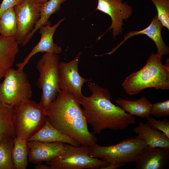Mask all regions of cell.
Wrapping results in <instances>:
<instances>
[{
	"label": "cell",
	"mask_w": 169,
	"mask_h": 169,
	"mask_svg": "<svg viewBox=\"0 0 169 169\" xmlns=\"http://www.w3.org/2000/svg\"><path fill=\"white\" fill-rule=\"evenodd\" d=\"M80 105L73 95L59 90L55 99L44 110L54 127L80 145L90 147L96 143L97 139L95 134L89 131Z\"/></svg>",
	"instance_id": "cell-1"
},
{
	"label": "cell",
	"mask_w": 169,
	"mask_h": 169,
	"mask_svg": "<svg viewBox=\"0 0 169 169\" xmlns=\"http://www.w3.org/2000/svg\"><path fill=\"white\" fill-rule=\"evenodd\" d=\"M88 86L91 92L89 97L84 95L79 103L83 108L86 122L93 133L100 134L105 129L121 131L136 123L133 115H129L120 106L113 104L109 90L90 81Z\"/></svg>",
	"instance_id": "cell-2"
},
{
	"label": "cell",
	"mask_w": 169,
	"mask_h": 169,
	"mask_svg": "<svg viewBox=\"0 0 169 169\" xmlns=\"http://www.w3.org/2000/svg\"><path fill=\"white\" fill-rule=\"evenodd\" d=\"M161 57L157 53L151 54L141 69L126 78L122 85L127 94L136 95L149 88L169 89V59L162 64Z\"/></svg>",
	"instance_id": "cell-3"
},
{
	"label": "cell",
	"mask_w": 169,
	"mask_h": 169,
	"mask_svg": "<svg viewBox=\"0 0 169 169\" xmlns=\"http://www.w3.org/2000/svg\"><path fill=\"white\" fill-rule=\"evenodd\" d=\"M11 112L16 137L27 140L43 126L47 119L40 104L30 99L13 107Z\"/></svg>",
	"instance_id": "cell-4"
},
{
	"label": "cell",
	"mask_w": 169,
	"mask_h": 169,
	"mask_svg": "<svg viewBox=\"0 0 169 169\" xmlns=\"http://www.w3.org/2000/svg\"><path fill=\"white\" fill-rule=\"evenodd\" d=\"M53 53H45L38 61L36 68L39 75L37 84L42 90L39 103L44 110L56 98L59 88V58Z\"/></svg>",
	"instance_id": "cell-5"
},
{
	"label": "cell",
	"mask_w": 169,
	"mask_h": 169,
	"mask_svg": "<svg viewBox=\"0 0 169 169\" xmlns=\"http://www.w3.org/2000/svg\"><path fill=\"white\" fill-rule=\"evenodd\" d=\"M148 145L143 141L135 137L122 140L118 143L108 146L96 143L90 147L89 156L100 158L105 163H127L134 162L139 152Z\"/></svg>",
	"instance_id": "cell-6"
},
{
	"label": "cell",
	"mask_w": 169,
	"mask_h": 169,
	"mask_svg": "<svg viewBox=\"0 0 169 169\" xmlns=\"http://www.w3.org/2000/svg\"><path fill=\"white\" fill-rule=\"evenodd\" d=\"M3 77L4 80L0 83V100L5 106L12 109L31 98V84L23 70L11 68Z\"/></svg>",
	"instance_id": "cell-7"
},
{
	"label": "cell",
	"mask_w": 169,
	"mask_h": 169,
	"mask_svg": "<svg viewBox=\"0 0 169 169\" xmlns=\"http://www.w3.org/2000/svg\"><path fill=\"white\" fill-rule=\"evenodd\" d=\"M90 146L67 144L63 152L46 163L50 169H101L108 165L98 158L90 156Z\"/></svg>",
	"instance_id": "cell-8"
},
{
	"label": "cell",
	"mask_w": 169,
	"mask_h": 169,
	"mask_svg": "<svg viewBox=\"0 0 169 169\" xmlns=\"http://www.w3.org/2000/svg\"><path fill=\"white\" fill-rule=\"evenodd\" d=\"M42 4L35 0H25L14 7L17 23L15 39L18 45L22 46L39 19Z\"/></svg>",
	"instance_id": "cell-9"
},
{
	"label": "cell",
	"mask_w": 169,
	"mask_h": 169,
	"mask_svg": "<svg viewBox=\"0 0 169 169\" xmlns=\"http://www.w3.org/2000/svg\"><path fill=\"white\" fill-rule=\"evenodd\" d=\"M81 53L79 52L72 61L68 63L60 62L59 65V90L71 93L79 102L84 96L81 92L83 85L87 82L92 80L82 77L79 73L78 64Z\"/></svg>",
	"instance_id": "cell-10"
},
{
	"label": "cell",
	"mask_w": 169,
	"mask_h": 169,
	"mask_svg": "<svg viewBox=\"0 0 169 169\" xmlns=\"http://www.w3.org/2000/svg\"><path fill=\"white\" fill-rule=\"evenodd\" d=\"M98 4L95 10H99L109 16L111 24L105 33L99 37L98 40L108 31L112 29L114 39L122 33L123 20H127L132 13V7L126 2L122 0H97Z\"/></svg>",
	"instance_id": "cell-11"
},
{
	"label": "cell",
	"mask_w": 169,
	"mask_h": 169,
	"mask_svg": "<svg viewBox=\"0 0 169 169\" xmlns=\"http://www.w3.org/2000/svg\"><path fill=\"white\" fill-rule=\"evenodd\" d=\"M64 19L65 18L61 19L52 26H51V21H49L46 25L39 28V33L41 35V37L39 42L33 48L23 62L16 64L18 70H23L30 59L38 53L47 52L59 54L61 52V48L54 43L53 37L56 28Z\"/></svg>",
	"instance_id": "cell-12"
},
{
	"label": "cell",
	"mask_w": 169,
	"mask_h": 169,
	"mask_svg": "<svg viewBox=\"0 0 169 169\" xmlns=\"http://www.w3.org/2000/svg\"><path fill=\"white\" fill-rule=\"evenodd\" d=\"M28 161L36 164L52 160L67 148V144L59 142L48 143L31 141H28Z\"/></svg>",
	"instance_id": "cell-13"
},
{
	"label": "cell",
	"mask_w": 169,
	"mask_h": 169,
	"mask_svg": "<svg viewBox=\"0 0 169 169\" xmlns=\"http://www.w3.org/2000/svg\"><path fill=\"white\" fill-rule=\"evenodd\" d=\"M169 159V148L149 146L141 150L134 161L135 169H164Z\"/></svg>",
	"instance_id": "cell-14"
},
{
	"label": "cell",
	"mask_w": 169,
	"mask_h": 169,
	"mask_svg": "<svg viewBox=\"0 0 169 169\" xmlns=\"http://www.w3.org/2000/svg\"><path fill=\"white\" fill-rule=\"evenodd\" d=\"M163 28V26L156 14L153 18L151 23L147 27L140 31L129 32L125 36L123 40L121 42L106 54H112L130 38L141 34L146 35L154 42L157 49V54L161 56L168 54H169V48L164 42L161 36V31Z\"/></svg>",
	"instance_id": "cell-15"
},
{
	"label": "cell",
	"mask_w": 169,
	"mask_h": 169,
	"mask_svg": "<svg viewBox=\"0 0 169 169\" xmlns=\"http://www.w3.org/2000/svg\"><path fill=\"white\" fill-rule=\"evenodd\" d=\"M18 45L14 38L0 35V79L12 68L18 52Z\"/></svg>",
	"instance_id": "cell-16"
},
{
	"label": "cell",
	"mask_w": 169,
	"mask_h": 169,
	"mask_svg": "<svg viewBox=\"0 0 169 169\" xmlns=\"http://www.w3.org/2000/svg\"><path fill=\"white\" fill-rule=\"evenodd\" d=\"M133 131L138 135L136 138L144 141L149 147L169 148V138L162 132L152 129L147 123L139 122Z\"/></svg>",
	"instance_id": "cell-17"
},
{
	"label": "cell",
	"mask_w": 169,
	"mask_h": 169,
	"mask_svg": "<svg viewBox=\"0 0 169 169\" xmlns=\"http://www.w3.org/2000/svg\"><path fill=\"white\" fill-rule=\"evenodd\" d=\"M37 141L44 142H59L75 146L80 145L75 140L54 127L46 119L43 126L36 133L28 139V141Z\"/></svg>",
	"instance_id": "cell-18"
},
{
	"label": "cell",
	"mask_w": 169,
	"mask_h": 169,
	"mask_svg": "<svg viewBox=\"0 0 169 169\" xmlns=\"http://www.w3.org/2000/svg\"><path fill=\"white\" fill-rule=\"evenodd\" d=\"M116 103L131 115L145 118L149 117L150 115L152 104L144 96L133 101L119 99L116 100Z\"/></svg>",
	"instance_id": "cell-19"
},
{
	"label": "cell",
	"mask_w": 169,
	"mask_h": 169,
	"mask_svg": "<svg viewBox=\"0 0 169 169\" xmlns=\"http://www.w3.org/2000/svg\"><path fill=\"white\" fill-rule=\"evenodd\" d=\"M67 0H49L42 4L40 9V17L33 30L26 37L22 45L24 46L29 42L34 33L42 26L46 25L49 22L50 16L59 10L61 4Z\"/></svg>",
	"instance_id": "cell-20"
},
{
	"label": "cell",
	"mask_w": 169,
	"mask_h": 169,
	"mask_svg": "<svg viewBox=\"0 0 169 169\" xmlns=\"http://www.w3.org/2000/svg\"><path fill=\"white\" fill-rule=\"evenodd\" d=\"M12 156L14 169H26L28 164V141L24 138H14Z\"/></svg>",
	"instance_id": "cell-21"
},
{
	"label": "cell",
	"mask_w": 169,
	"mask_h": 169,
	"mask_svg": "<svg viewBox=\"0 0 169 169\" xmlns=\"http://www.w3.org/2000/svg\"><path fill=\"white\" fill-rule=\"evenodd\" d=\"M15 137L11 109L5 106L0 100V143L7 139Z\"/></svg>",
	"instance_id": "cell-22"
},
{
	"label": "cell",
	"mask_w": 169,
	"mask_h": 169,
	"mask_svg": "<svg viewBox=\"0 0 169 169\" xmlns=\"http://www.w3.org/2000/svg\"><path fill=\"white\" fill-rule=\"evenodd\" d=\"M17 32V23L14 8L5 11L0 18V35L15 38Z\"/></svg>",
	"instance_id": "cell-23"
},
{
	"label": "cell",
	"mask_w": 169,
	"mask_h": 169,
	"mask_svg": "<svg viewBox=\"0 0 169 169\" xmlns=\"http://www.w3.org/2000/svg\"><path fill=\"white\" fill-rule=\"evenodd\" d=\"M13 140L8 138L0 143V169H14L12 156Z\"/></svg>",
	"instance_id": "cell-24"
},
{
	"label": "cell",
	"mask_w": 169,
	"mask_h": 169,
	"mask_svg": "<svg viewBox=\"0 0 169 169\" xmlns=\"http://www.w3.org/2000/svg\"><path fill=\"white\" fill-rule=\"evenodd\" d=\"M157 11V16L163 27L169 30V0H151Z\"/></svg>",
	"instance_id": "cell-25"
},
{
	"label": "cell",
	"mask_w": 169,
	"mask_h": 169,
	"mask_svg": "<svg viewBox=\"0 0 169 169\" xmlns=\"http://www.w3.org/2000/svg\"><path fill=\"white\" fill-rule=\"evenodd\" d=\"M150 115L157 118L169 115V100L151 105Z\"/></svg>",
	"instance_id": "cell-26"
},
{
	"label": "cell",
	"mask_w": 169,
	"mask_h": 169,
	"mask_svg": "<svg viewBox=\"0 0 169 169\" xmlns=\"http://www.w3.org/2000/svg\"><path fill=\"white\" fill-rule=\"evenodd\" d=\"M146 118L147 123L152 129L161 131L169 138V121L167 119L157 120L150 116Z\"/></svg>",
	"instance_id": "cell-27"
},
{
	"label": "cell",
	"mask_w": 169,
	"mask_h": 169,
	"mask_svg": "<svg viewBox=\"0 0 169 169\" xmlns=\"http://www.w3.org/2000/svg\"><path fill=\"white\" fill-rule=\"evenodd\" d=\"M25 0H3L0 4V18L2 13L7 10L19 5Z\"/></svg>",
	"instance_id": "cell-28"
},
{
	"label": "cell",
	"mask_w": 169,
	"mask_h": 169,
	"mask_svg": "<svg viewBox=\"0 0 169 169\" xmlns=\"http://www.w3.org/2000/svg\"><path fill=\"white\" fill-rule=\"evenodd\" d=\"M124 163H117L110 164L101 169H117L120 167L125 166Z\"/></svg>",
	"instance_id": "cell-29"
},
{
	"label": "cell",
	"mask_w": 169,
	"mask_h": 169,
	"mask_svg": "<svg viewBox=\"0 0 169 169\" xmlns=\"http://www.w3.org/2000/svg\"><path fill=\"white\" fill-rule=\"evenodd\" d=\"M35 169H50L49 166L42 164L41 163L36 164L34 167Z\"/></svg>",
	"instance_id": "cell-30"
},
{
	"label": "cell",
	"mask_w": 169,
	"mask_h": 169,
	"mask_svg": "<svg viewBox=\"0 0 169 169\" xmlns=\"http://www.w3.org/2000/svg\"><path fill=\"white\" fill-rule=\"evenodd\" d=\"M36 2L41 3L43 4L48 1V0H35Z\"/></svg>",
	"instance_id": "cell-31"
}]
</instances>
